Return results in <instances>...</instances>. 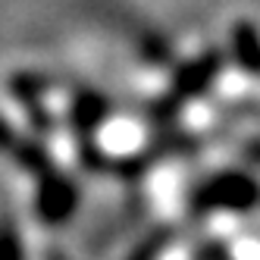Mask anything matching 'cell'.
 I'll return each instance as SVG.
<instances>
[{"mask_svg":"<svg viewBox=\"0 0 260 260\" xmlns=\"http://www.w3.org/2000/svg\"><path fill=\"white\" fill-rule=\"evenodd\" d=\"M257 201V185L245 176H222L201 188V210H251Z\"/></svg>","mask_w":260,"mask_h":260,"instance_id":"1","label":"cell"},{"mask_svg":"<svg viewBox=\"0 0 260 260\" xmlns=\"http://www.w3.org/2000/svg\"><path fill=\"white\" fill-rule=\"evenodd\" d=\"M72 204H76V191L66 182H44L41 198H38V213L47 222H63L72 213Z\"/></svg>","mask_w":260,"mask_h":260,"instance_id":"2","label":"cell"},{"mask_svg":"<svg viewBox=\"0 0 260 260\" xmlns=\"http://www.w3.org/2000/svg\"><path fill=\"white\" fill-rule=\"evenodd\" d=\"M235 53H238V63L245 69L260 72V38L251 25H238L235 28Z\"/></svg>","mask_w":260,"mask_h":260,"instance_id":"3","label":"cell"},{"mask_svg":"<svg viewBox=\"0 0 260 260\" xmlns=\"http://www.w3.org/2000/svg\"><path fill=\"white\" fill-rule=\"evenodd\" d=\"M0 260H25L22 238L10 219H0Z\"/></svg>","mask_w":260,"mask_h":260,"instance_id":"4","label":"cell"},{"mask_svg":"<svg viewBox=\"0 0 260 260\" xmlns=\"http://www.w3.org/2000/svg\"><path fill=\"white\" fill-rule=\"evenodd\" d=\"M166 245V235H154L151 241H144V245L128 257V260H157V254H160V248Z\"/></svg>","mask_w":260,"mask_h":260,"instance_id":"5","label":"cell"}]
</instances>
